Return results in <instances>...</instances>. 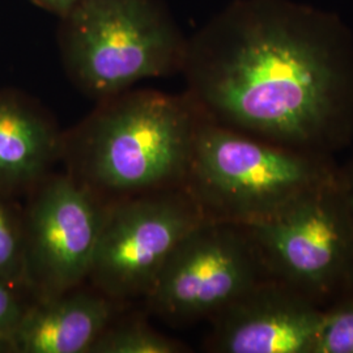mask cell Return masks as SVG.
I'll return each instance as SVG.
<instances>
[{
	"label": "cell",
	"mask_w": 353,
	"mask_h": 353,
	"mask_svg": "<svg viewBox=\"0 0 353 353\" xmlns=\"http://www.w3.org/2000/svg\"><path fill=\"white\" fill-rule=\"evenodd\" d=\"M0 195V279L16 293L26 290L23 216Z\"/></svg>",
	"instance_id": "4fadbf2b"
},
{
	"label": "cell",
	"mask_w": 353,
	"mask_h": 353,
	"mask_svg": "<svg viewBox=\"0 0 353 353\" xmlns=\"http://www.w3.org/2000/svg\"><path fill=\"white\" fill-rule=\"evenodd\" d=\"M24 309L16 293L0 279V351L8 352Z\"/></svg>",
	"instance_id": "9a60e30c"
},
{
	"label": "cell",
	"mask_w": 353,
	"mask_h": 353,
	"mask_svg": "<svg viewBox=\"0 0 353 353\" xmlns=\"http://www.w3.org/2000/svg\"><path fill=\"white\" fill-rule=\"evenodd\" d=\"M36 4L52 13H57L59 17L70 12L80 0H33Z\"/></svg>",
	"instance_id": "e0dca14e"
},
{
	"label": "cell",
	"mask_w": 353,
	"mask_h": 353,
	"mask_svg": "<svg viewBox=\"0 0 353 353\" xmlns=\"http://www.w3.org/2000/svg\"><path fill=\"white\" fill-rule=\"evenodd\" d=\"M212 353H316L323 309L290 285L267 278L210 321Z\"/></svg>",
	"instance_id": "9c48e42d"
},
{
	"label": "cell",
	"mask_w": 353,
	"mask_h": 353,
	"mask_svg": "<svg viewBox=\"0 0 353 353\" xmlns=\"http://www.w3.org/2000/svg\"><path fill=\"white\" fill-rule=\"evenodd\" d=\"M245 228L268 278L322 309L353 287V219L336 181Z\"/></svg>",
	"instance_id": "5b68a950"
},
{
	"label": "cell",
	"mask_w": 353,
	"mask_h": 353,
	"mask_svg": "<svg viewBox=\"0 0 353 353\" xmlns=\"http://www.w3.org/2000/svg\"><path fill=\"white\" fill-rule=\"evenodd\" d=\"M267 278L245 228L205 220L172 252L145 303L166 323L188 326L210 321Z\"/></svg>",
	"instance_id": "52a82bcc"
},
{
	"label": "cell",
	"mask_w": 353,
	"mask_h": 353,
	"mask_svg": "<svg viewBox=\"0 0 353 353\" xmlns=\"http://www.w3.org/2000/svg\"><path fill=\"white\" fill-rule=\"evenodd\" d=\"M189 347L152 328L141 318L112 322L89 353H186Z\"/></svg>",
	"instance_id": "7c38bea8"
},
{
	"label": "cell",
	"mask_w": 353,
	"mask_h": 353,
	"mask_svg": "<svg viewBox=\"0 0 353 353\" xmlns=\"http://www.w3.org/2000/svg\"><path fill=\"white\" fill-rule=\"evenodd\" d=\"M339 182L353 219V156L345 164L339 166Z\"/></svg>",
	"instance_id": "2e32d148"
},
{
	"label": "cell",
	"mask_w": 353,
	"mask_h": 353,
	"mask_svg": "<svg viewBox=\"0 0 353 353\" xmlns=\"http://www.w3.org/2000/svg\"><path fill=\"white\" fill-rule=\"evenodd\" d=\"M202 119L186 92L127 89L64 132L62 161L108 201L181 188Z\"/></svg>",
	"instance_id": "7a4b0ae2"
},
{
	"label": "cell",
	"mask_w": 353,
	"mask_h": 353,
	"mask_svg": "<svg viewBox=\"0 0 353 353\" xmlns=\"http://www.w3.org/2000/svg\"><path fill=\"white\" fill-rule=\"evenodd\" d=\"M110 202L67 172L51 173L30 191L23 229L26 290L34 300L88 281Z\"/></svg>",
	"instance_id": "ba28073f"
},
{
	"label": "cell",
	"mask_w": 353,
	"mask_h": 353,
	"mask_svg": "<svg viewBox=\"0 0 353 353\" xmlns=\"http://www.w3.org/2000/svg\"><path fill=\"white\" fill-rule=\"evenodd\" d=\"M205 220L185 186L112 201L89 284L119 305L145 300L179 242Z\"/></svg>",
	"instance_id": "8992f818"
},
{
	"label": "cell",
	"mask_w": 353,
	"mask_h": 353,
	"mask_svg": "<svg viewBox=\"0 0 353 353\" xmlns=\"http://www.w3.org/2000/svg\"><path fill=\"white\" fill-rule=\"evenodd\" d=\"M118 306L92 285L34 300L26 306L8 352L89 353Z\"/></svg>",
	"instance_id": "8fae6325"
},
{
	"label": "cell",
	"mask_w": 353,
	"mask_h": 353,
	"mask_svg": "<svg viewBox=\"0 0 353 353\" xmlns=\"http://www.w3.org/2000/svg\"><path fill=\"white\" fill-rule=\"evenodd\" d=\"M64 132L46 109L0 92V195L30 192L62 161Z\"/></svg>",
	"instance_id": "30bf717a"
},
{
	"label": "cell",
	"mask_w": 353,
	"mask_h": 353,
	"mask_svg": "<svg viewBox=\"0 0 353 353\" xmlns=\"http://www.w3.org/2000/svg\"><path fill=\"white\" fill-rule=\"evenodd\" d=\"M186 93L219 125L332 154L353 140V33L296 0H234L194 36Z\"/></svg>",
	"instance_id": "6da1fadb"
},
{
	"label": "cell",
	"mask_w": 353,
	"mask_h": 353,
	"mask_svg": "<svg viewBox=\"0 0 353 353\" xmlns=\"http://www.w3.org/2000/svg\"><path fill=\"white\" fill-rule=\"evenodd\" d=\"M338 176L332 154L259 139L203 114L185 188L207 220L249 225L278 214Z\"/></svg>",
	"instance_id": "3957f363"
},
{
	"label": "cell",
	"mask_w": 353,
	"mask_h": 353,
	"mask_svg": "<svg viewBox=\"0 0 353 353\" xmlns=\"http://www.w3.org/2000/svg\"><path fill=\"white\" fill-rule=\"evenodd\" d=\"M58 39L67 75L97 101L181 72L188 46L157 0H80L61 17Z\"/></svg>",
	"instance_id": "277c9868"
},
{
	"label": "cell",
	"mask_w": 353,
	"mask_h": 353,
	"mask_svg": "<svg viewBox=\"0 0 353 353\" xmlns=\"http://www.w3.org/2000/svg\"><path fill=\"white\" fill-rule=\"evenodd\" d=\"M316 353H353V287L323 309Z\"/></svg>",
	"instance_id": "5bb4252c"
}]
</instances>
